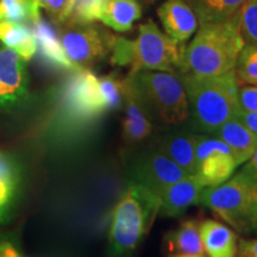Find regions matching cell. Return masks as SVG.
Here are the masks:
<instances>
[{
  "label": "cell",
  "mask_w": 257,
  "mask_h": 257,
  "mask_svg": "<svg viewBox=\"0 0 257 257\" xmlns=\"http://www.w3.org/2000/svg\"><path fill=\"white\" fill-rule=\"evenodd\" d=\"M0 257H21L18 240L14 234L0 233Z\"/></svg>",
  "instance_id": "33"
},
{
  "label": "cell",
  "mask_w": 257,
  "mask_h": 257,
  "mask_svg": "<svg viewBox=\"0 0 257 257\" xmlns=\"http://www.w3.org/2000/svg\"><path fill=\"white\" fill-rule=\"evenodd\" d=\"M198 135L189 130L169 131L159 138L156 149L162 152L165 155L187 173L188 175L197 174V159H195V147H197Z\"/></svg>",
  "instance_id": "14"
},
{
  "label": "cell",
  "mask_w": 257,
  "mask_h": 257,
  "mask_svg": "<svg viewBox=\"0 0 257 257\" xmlns=\"http://www.w3.org/2000/svg\"><path fill=\"white\" fill-rule=\"evenodd\" d=\"M61 105L67 117L75 121L94 120L106 112L99 79L88 69L75 70L61 93Z\"/></svg>",
  "instance_id": "8"
},
{
  "label": "cell",
  "mask_w": 257,
  "mask_h": 257,
  "mask_svg": "<svg viewBox=\"0 0 257 257\" xmlns=\"http://www.w3.org/2000/svg\"><path fill=\"white\" fill-rule=\"evenodd\" d=\"M200 204L239 232H251L257 207V188L251 179L238 173L223 184L204 188Z\"/></svg>",
  "instance_id": "5"
},
{
  "label": "cell",
  "mask_w": 257,
  "mask_h": 257,
  "mask_svg": "<svg viewBox=\"0 0 257 257\" xmlns=\"http://www.w3.org/2000/svg\"><path fill=\"white\" fill-rule=\"evenodd\" d=\"M31 25V30L36 38L37 50L48 63L60 69L74 70V72L80 70L67 56L60 37L57 36L55 29L51 27L50 23L40 17Z\"/></svg>",
  "instance_id": "16"
},
{
  "label": "cell",
  "mask_w": 257,
  "mask_h": 257,
  "mask_svg": "<svg viewBox=\"0 0 257 257\" xmlns=\"http://www.w3.org/2000/svg\"><path fill=\"white\" fill-rule=\"evenodd\" d=\"M169 257H202V256H194V255H172Z\"/></svg>",
  "instance_id": "39"
},
{
  "label": "cell",
  "mask_w": 257,
  "mask_h": 257,
  "mask_svg": "<svg viewBox=\"0 0 257 257\" xmlns=\"http://www.w3.org/2000/svg\"><path fill=\"white\" fill-rule=\"evenodd\" d=\"M238 85H257V44L245 43L234 67Z\"/></svg>",
  "instance_id": "25"
},
{
  "label": "cell",
  "mask_w": 257,
  "mask_h": 257,
  "mask_svg": "<svg viewBox=\"0 0 257 257\" xmlns=\"http://www.w3.org/2000/svg\"><path fill=\"white\" fill-rule=\"evenodd\" d=\"M236 118L250 128L252 133L257 134V112H243L239 110Z\"/></svg>",
  "instance_id": "34"
},
{
  "label": "cell",
  "mask_w": 257,
  "mask_h": 257,
  "mask_svg": "<svg viewBox=\"0 0 257 257\" xmlns=\"http://www.w3.org/2000/svg\"><path fill=\"white\" fill-rule=\"evenodd\" d=\"M128 174L134 184L143 186L155 194L166 186L188 176L181 167L156 148L137 154Z\"/></svg>",
  "instance_id": "9"
},
{
  "label": "cell",
  "mask_w": 257,
  "mask_h": 257,
  "mask_svg": "<svg viewBox=\"0 0 257 257\" xmlns=\"http://www.w3.org/2000/svg\"><path fill=\"white\" fill-rule=\"evenodd\" d=\"M61 43L79 69L91 67L111 53L115 36L95 24H63Z\"/></svg>",
  "instance_id": "7"
},
{
  "label": "cell",
  "mask_w": 257,
  "mask_h": 257,
  "mask_svg": "<svg viewBox=\"0 0 257 257\" xmlns=\"http://www.w3.org/2000/svg\"><path fill=\"white\" fill-rule=\"evenodd\" d=\"M187 94L189 114L194 128L214 134L239 111L238 91L234 69L216 76L179 74Z\"/></svg>",
  "instance_id": "2"
},
{
  "label": "cell",
  "mask_w": 257,
  "mask_h": 257,
  "mask_svg": "<svg viewBox=\"0 0 257 257\" xmlns=\"http://www.w3.org/2000/svg\"><path fill=\"white\" fill-rule=\"evenodd\" d=\"M141 16L142 6L138 0H106L100 21L115 31L125 32Z\"/></svg>",
  "instance_id": "21"
},
{
  "label": "cell",
  "mask_w": 257,
  "mask_h": 257,
  "mask_svg": "<svg viewBox=\"0 0 257 257\" xmlns=\"http://www.w3.org/2000/svg\"><path fill=\"white\" fill-rule=\"evenodd\" d=\"M124 107L123 136L127 142H141L152 134L154 120L126 79L124 89Z\"/></svg>",
  "instance_id": "15"
},
{
  "label": "cell",
  "mask_w": 257,
  "mask_h": 257,
  "mask_svg": "<svg viewBox=\"0 0 257 257\" xmlns=\"http://www.w3.org/2000/svg\"><path fill=\"white\" fill-rule=\"evenodd\" d=\"M12 107L10 105V102L6 98L4 91H3L2 85H0V112H5V111H11Z\"/></svg>",
  "instance_id": "37"
},
{
  "label": "cell",
  "mask_w": 257,
  "mask_h": 257,
  "mask_svg": "<svg viewBox=\"0 0 257 257\" xmlns=\"http://www.w3.org/2000/svg\"><path fill=\"white\" fill-rule=\"evenodd\" d=\"M239 173H242V174L251 179L252 181H255V179L257 178V147L252 154V156L246 161V163L244 165Z\"/></svg>",
  "instance_id": "35"
},
{
  "label": "cell",
  "mask_w": 257,
  "mask_h": 257,
  "mask_svg": "<svg viewBox=\"0 0 257 257\" xmlns=\"http://www.w3.org/2000/svg\"><path fill=\"white\" fill-rule=\"evenodd\" d=\"M232 154L214 153L198 163L197 174L204 187H214L227 181L237 168Z\"/></svg>",
  "instance_id": "20"
},
{
  "label": "cell",
  "mask_w": 257,
  "mask_h": 257,
  "mask_svg": "<svg viewBox=\"0 0 257 257\" xmlns=\"http://www.w3.org/2000/svg\"><path fill=\"white\" fill-rule=\"evenodd\" d=\"M106 0H75L69 18L64 24H91L100 19Z\"/></svg>",
  "instance_id": "27"
},
{
  "label": "cell",
  "mask_w": 257,
  "mask_h": 257,
  "mask_svg": "<svg viewBox=\"0 0 257 257\" xmlns=\"http://www.w3.org/2000/svg\"><path fill=\"white\" fill-rule=\"evenodd\" d=\"M40 17L37 0H0V21L32 24Z\"/></svg>",
  "instance_id": "24"
},
{
  "label": "cell",
  "mask_w": 257,
  "mask_h": 257,
  "mask_svg": "<svg viewBox=\"0 0 257 257\" xmlns=\"http://www.w3.org/2000/svg\"><path fill=\"white\" fill-rule=\"evenodd\" d=\"M245 40L240 31V11L221 22L200 25L182 54L178 74L216 76L234 69Z\"/></svg>",
  "instance_id": "1"
},
{
  "label": "cell",
  "mask_w": 257,
  "mask_h": 257,
  "mask_svg": "<svg viewBox=\"0 0 257 257\" xmlns=\"http://www.w3.org/2000/svg\"><path fill=\"white\" fill-rule=\"evenodd\" d=\"M0 85L12 110L24 106L30 98L27 61L5 46H0Z\"/></svg>",
  "instance_id": "10"
},
{
  "label": "cell",
  "mask_w": 257,
  "mask_h": 257,
  "mask_svg": "<svg viewBox=\"0 0 257 257\" xmlns=\"http://www.w3.org/2000/svg\"><path fill=\"white\" fill-rule=\"evenodd\" d=\"M200 236L204 252L208 257H236L238 238L230 227L216 220L200 221Z\"/></svg>",
  "instance_id": "17"
},
{
  "label": "cell",
  "mask_w": 257,
  "mask_h": 257,
  "mask_svg": "<svg viewBox=\"0 0 257 257\" xmlns=\"http://www.w3.org/2000/svg\"><path fill=\"white\" fill-rule=\"evenodd\" d=\"M200 221L188 219L182 221L178 227L166 236L165 243L173 255H204L200 236Z\"/></svg>",
  "instance_id": "19"
},
{
  "label": "cell",
  "mask_w": 257,
  "mask_h": 257,
  "mask_svg": "<svg viewBox=\"0 0 257 257\" xmlns=\"http://www.w3.org/2000/svg\"><path fill=\"white\" fill-rule=\"evenodd\" d=\"M240 31L244 40L257 44V0H248L240 9Z\"/></svg>",
  "instance_id": "29"
},
{
  "label": "cell",
  "mask_w": 257,
  "mask_h": 257,
  "mask_svg": "<svg viewBox=\"0 0 257 257\" xmlns=\"http://www.w3.org/2000/svg\"><path fill=\"white\" fill-rule=\"evenodd\" d=\"M111 63L113 66H131L133 61V41L115 36L111 49Z\"/></svg>",
  "instance_id": "31"
},
{
  "label": "cell",
  "mask_w": 257,
  "mask_h": 257,
  "mask_svg": "<svg viewBox=\"0 0 257 257\" xmlns=\"http://www.w3.org/2000/svg\"><path fill=\"white\" fill-rule=\"evenodd\" d=\"M239 257H257V256H246V255H239Z\"/></svg>",
  "instance_id": "40"
},
{
  "label": "cell",
  "mask_w": 257,
  "mask_h": 257,
  "mask_svg": "<svg viewBox=\"0 0 257 257\" xmlns=\"http://www.w3.org/2000/svg\"><path fill=\"white\" fill-rule=\"evenodd\" d=\"M40 9H43L55 25H63L69 18L75 0H37Z\"/></svg>",
  "instance_id": "28"
},
{
  "label": "cell",
  "mask_w": 257,
  "mask_h": 257,
  "mask_svg": "<svg viewBox=\"0 0 257 257\" xmlns=\"http://www.w3.org/2000/svg\"><path fill=\"white\" fill-rule=\"evenodd\" d=\"M184 49V44L176 43L153 21H148L138 27V36L133 41L130 73L138 70L179 73Z\"/></svg>",
  "instance_id": "6"
},
{
  "label": "cell",
  "mask_w": 257,
  "mask_h": 257,
  "mask_svg": "<svg viewBox=\"0 0 257 257\" xmlns=\"http://www.w3.org/2000/svg\"><path fill=\"white\" fill-rule=\"evenodd\" d=\"M23 187V170L15 155L0 150V225L17 208Z\"/></svg>",
  "instance_id": "12"
},
{
  "label": "cell",
  "mask_w": 257,
  "mask_h": 257,
  "mask_svg": "<svg viewBox=\"0 0 257 257\" xmlns=\"http://www.w3.org/2000/svg\"><path fill=\"white\" fill-rule=\"evenodd\" d=\"M214 153H225L232 154L231 149L226 143L219 140L218 137H210L198 135L197 138V147H195V159H197V167L198 163L202 159L211 155Z\"/></svg>",
  "instance_id": "30"
},
{
  "label": "cell",
  "mask_w": 257,
  "mask_h": 257,
  "mask_svg": "<svg viewBox=\"0 0 257 257\" xmlns=\"http://www.w3.org/2000/svg\"><path fill=\"white\" fill-rule=\"evenodd\" d=\"M166 34L176 43L184 44L198 29V19L184 0H166L157 9Z\"/></svg>",
  "instance_id": "13"
},
{
  "label": "cell",
  "mask_w": 257,
  "mask_h": 257,
  "mask_svg": "<svg viewBox=\"0 0 257 257\" xmlns=\"http://www.w3.org/2000/svg\"><path fill=\"white\" fill-rule=\"evenodd\" d=\"M126 80L154 121L176 125L188 118L187 94L178 73L138 70Z\"/></svg>",
  "instance_id": "4"
},
{
  "label": "cell",
  "mask_w": 257,
  "mask_h": 257,
  "mask_svg": "<svg viewBox=\"0 0 257 257\" xmlns=\"http://www.w3.org/2000/svg\"><path fill=\"white\" fill-rule=\"evenodd\" d=\"M253 182H255V186H256V188H257V178L255 179V181H253Z\"/></svg>",
  "instance_id": "41"
},
{
  "label": "cell",
  "mask_w": 257,
  "mask_h": 257,
  "mask_svg": "<svg viewBox=\"0 0 257 257\" xmlns=\"http://www.w3.org/2000/svg\"><path fill=\"white\" fill-rule=\"evenodd\" d=\"M0 42L3 46L18 53L27 62L35 56L37 51L36 38L27 24L0 21Z\"/></svg>",
  "instance_id": "22"
},
{
  "label": "cell",
  "mask_w": 257,
  "mask_h": 257,
  "mask_svg": "<svg viewBox=\"0 0 257 257\" xmlns=\"http://www.w3.org/2000/svg\"><path fill=\"white\" fill-rule=\"evenodd\" d=\"M197 16L199 25L226 21L240 11L248 0H184Z\"/></svg>",
  "instance_id": "23"
},
{
  "label": "cell",
  "mask_w": 257,
  "mask_h": 257,
  "mask_svg": "<svg viewBox=\"0 0 257 257\" xmlns=\"http://www.w3.org/2000/svg\"><path fill=\"white\" fill-rule=\"evenodd\" d=\"M239 110L257 112V85H244L238 91Z\"/></svg>",
  "instance_id": "32"
},
{
  "label": "cell",
  "mask_w": 257,
  "mask_h": 257,
  "mask_svg": "<svg viewBox=\"0 0 257 257\" xmlns=\"http://www.w3.org/2000/svg\"><path fill=\"white\" fill-rule=\"evenodd\" d=\"M204 185L198 175H188L156 193L160 200L159 213L166 217H180L192 205L200 204Z\"/></svg>",
  "instance_id": "11"
},
{
  "label": "cell",
  "mask_w": 257,
  "mask_h": 257,
  "mask_svg": "<svg viewBox=\"0 0 257 257\" xmlns=\"http://www.w3.org/2000/svg\"><path fill=\"white\" fill-rule=\"evenodd\" d=\"M99 83L106 111L120 110L124 106L125 79H120L117 74H110L99 79Z\"/></svg>",
  "instance_id": "26"
},
{
  "label": "cell",
  "mask_w": 257,
  "mask_h": 257,
  "mask_svg": "<svg viewBox=\"0 0 257 257\" xmlns=\"http://www.w3.org/2000/svg\"><path fill=\"white\" fill-rule=\"evenodd\" d=\"M251 232H252V233H257V207H256L255 214H253L252 225H251Z\"/></svg>",
  "instance_id": "38"
},
{
  "label": "cell",
  "mask_w": 257,
  "mask_h": 257,
  "mask_svg": "<svg viewBox=\"0 0 257 257\" xmlns=\"http://www.w3.org/2000/svg\"><path fill=\"white\" fill-rule=\"evenodd\" d=\"M160 210L157 194L131 182L114 208L107 257H134Z\"/></svg>",
  "instance_id": "3"
},
{
  "label": "cell",
  "mask_w": 257,
  "mask_h": 257,
  "mask_svg": "<svg viewBox=\"0 0 257 257\" xmlns=\"http://www.w3.org/2000/svg\"><path fill=\"white\" fill-rule=\"evenodd\" d=\"M213 135L229 146L238 166L252 156L257 147V134L252 133L236 117L221 125Z\"/></svg>",
  "instance_id": "18"
},
{
  "label": "cell",
  "mask_w": 257,
  "mask_h": 257,
  "mask_svg": "<svg viewBox=\"0 0 257 257\" xmlns=\"http://www.w3.org/2000/svg\"><path fill=\"white\" fill-rule=\"evenodd\" d=\"M239 255L257 256V239L253 240H240L238 244Z\"/></svg>",
  "instance_id": "36"
}]
</instances>
